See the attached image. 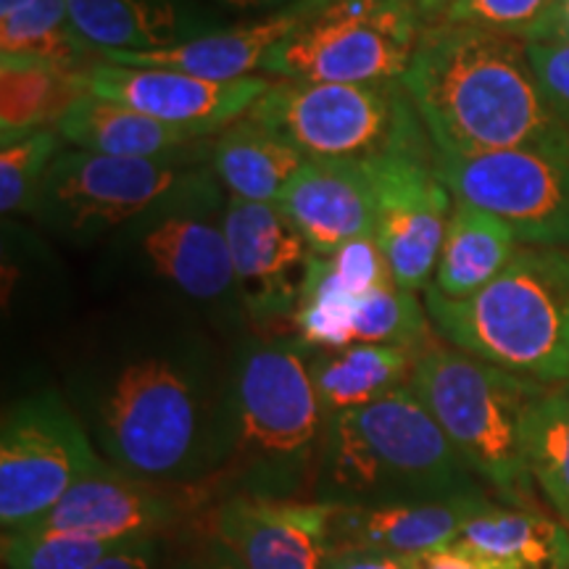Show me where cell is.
Segmentation results:
<instances>
[{"label":"cell","instance_id":"1","mask_svg":"<svg viewBox=\"0 0 569 569\" xmlns=\"http://www.w3.org/2000/svg\"><path fill=\"white\" fill-rule=\"evenodd\" d=\"M227 353L201 327L156 317L103 332L67 375V401L109 465L209 509Z\"/></svg>","mask_w":569,"mask_h":569},{"label":"cell","instance_id":"2","mask_svg":"<svg viewBox=\"0 0 569 569\" xmlns=\"http://www.w3.org/2000/svg\"><path fill=\"white\" fill-rule=\"evenodd\" d=\"M401 82L438 156L569 142L517 34L427 24Z\"/></svg>","mask_w":569,"mask_h":569},{"label":"cell","instance_id":"3","mask_svg":"<svg viewBox=\"0 0 569 569\" xmlns=\"http://www.w3.org/2000/svg\"><path fill=\"white\" fill-rule=\"evenodd\" d=\"M296 336H251L227 353L219 469L209 507L230 496L311 498L327 417Z\"/></svg>","mask_w":569,"mask_h":569},{"label":"cell","instance_id":"4","mask_svg":"<svg viewBox=\"0 0 569 569\" xmlns=\"http://www.w3.org/2000/svg\"><path fill=\"white\" fill-rule=\"evenodd\" d=\"M482 488L411 386L327 419L315 501L330 507L407 501Z\"/></svg>","mask_w":569,"mask_h":569},{"label":"cell","instance_id":"5","mask_svg":"<svg viewBox=\"0 0 569 569\" xmlns=\"http://www.w3.org/2000/svg\"><path fill=\"white\" fill-rule=\"evenodd\" d=\"M436 336L543 386L569 382V248L522 246L511 264L469 298L425 290Z\"/></svg>","mask_w":569,"mask_h":569},{"label":"cell","instance_id":"6","mask_svg":"<svg viewBox=\"0 0 569 569\" xmlns=\"http://www.w3.org/2000/svg\"><path fill=\"white\" fill-rule=\"evenodd\" d=\"M211 146L213 140H206L172 159L63 151L48 169L32 213L48 232L92 246L156 213L224 203L227 193L211 169Z\"/></svg>","mask_w":569,"mask_h":569},{"label":"cell","instance_id":"7","mask_svg":"<svg viewBox=\"0 0 569 569\" xmlns=\"http://www.w3.org/2000/svg\"><path fill=\"white\" fill-rule=\"evenodd\" d=\"M409 386L475 478L493 488L501 503L532 507L536 482L525 457V425L549 386L488 365L446 340L417 356Z\"/></svg>","mask_w":569,"mask_h":569},{"label":"cell","instance_id":"8","mask_svg":"<svg viewBox=\"0 0 569 569\" xmlns=\"http://www.w3.org/2000/svg\"><path fill=\"white\" fill-rule=\"evenodd\" d=\"M248 117L309 161L380 163L438 156L403 82H272Z\"/></svg>","mask_w":569,"mask_h":569},{"label":"cell","instance_id":"9","mask_svg":"<svg viewBox=\"0 0 569 569\" xmlns=\"http://www.w3.org/2000/svg\"><path fill=\"white\" fill-rule=\"evenodd\" d=\"M224 203L184 206L127 227L109 240L113 267L159 288L182 315L240 332L248 317L224 234Z\"/></svg>","mask_w":569,"mask_h":569},{"label":"cell","instance_id":"10","mask_svg":"<svg viewBox=\"0 0 569 569\" xmlns=\"http://www.w3.org/2000/svg\"><path fill=\"white\" fill-rule=\"evenodd\" d=\"M425 21L411 0H322L264 63L311 82H401Z\"/></svg>","mask_w":569,"mask_h":569},{"label":"cell","instance_id":"11","mask_svg":"<svg viewBox=\"0 0 569 569\" xmlns=\"http://www.w3.org/2000/svg\"><path fill=\"white\" fill-rule=\"evenodd\" d=\"M101 459L67 396L48 388L21 398L0 427V528L38 522Z\"/></svg>","mask_w":569,"mask_h":569},{"label":"cell","instance_id":"12","mask_svg":"<svg viewBox=\"0 0 569 569\" xmlns=\"http://www.w3.org/2000/svg\"><path fill=\"white\" fill-rule=\"evenodd\" d=\"M438 174L457 201L493 213L522 246L569 248V142L438 156Z\"/></svg>","mask_w":569,"mask_h":569},{"label":"cell","instance_id":"13","mask_svg":"<svg viewBox=\"0 0 569 569\" xmlns=\"http://www.w3.org/2000/svg\"><path fill=\"white\" fill-rule=\"evenodd\" d=\"M224 234L248 327L280 336V327H293L315 253L277 203L227 198Z\"/></svg>","mask_w":569,"mask_h":569},{"label":"cell","instance_id":"14","mask_svg":"<svg viewBox=\"0 0 569 569\" xmlns=\"http://www.w3.org/2000/svg\"><path fill=\"white\" fill-rule=\"evenodd\" d=\"M369 167L377 190L375 243L403 290H427L457 203L438 174V156H398Z\"/></svg>","mask_w":569,"mask_h":569},{"label":"cell","instance_id":"15","mask_svg":"<svg viewBox=\"0 0 569 569\" xmlns=\"http://www.w3.org/2000/svg\"><path fill=\"white\" fill-rule=\"evenodd\" d=\"M84 92L103 101L122 103L146 117L174 127H203L222 132L253 109L264 92L272 88L267 77L219 82L206 77L184 74L174 69L119 67L98 61L80 71Z\"/></svg>","mask_w":569,"mask_h":569},{"label":"cell","instance_id":"16","mask_svg":"<svg viewBox=\"0 0 569 569\" xmlns=\"http://www.w3.org/2000/svg\"><path fill=\"white\" fill-rule=\"evenodd\" d=\"M201 511L193 498L148 486L101 459L51 511L24 530H63L122 543L172 536Z\"/></svg>","mask_w":569,"mask_h":569},{"label":"cell","instance_id":"17","mask_svg":"<svg viewBox=\"0 0 569 569\" xmlns=\"http://www.w3.org/2000/svg\"><path fill=\"white\" fill-rule=\"evenodd\" d=\"M243 569H327L336 557L330 503L230 496L203 511Z\"/></svg>","mask_w":569,"mask_h":569},{"label":"cell","instance_id":"18","mask_svg":"<svg viewBox=\"0 0 569 569\" xmlns=\"http://www.w3.org/2000/svg\"><path fill=\"white\" fill-rule=\"evenodd\" d=\"M493 503L482 488L407 501L332 507L330 536L336 551H380L415 557L457 543L467 522Z\"/></svg>","mask_w":569,"mask_h":569},{"label":"cell","instance_id":"19","mask_svg":"<svg viewBox=\"0 0 569 569\" xmlns=\"http://www.w3.org/2000/svg\"><path fill=\"white\" fill-rule=\"evenodd\" d=\"M277 206L315 256L336 253L353 240L375 238L377 190L372 167L306 161Z\"/></svg>","mask_w":569,"mask_h":569},{"label":"cell","instance_id":"20","mask_svg":"<svg viewBox=\"0 0 569 569\" xmlns=\"http://www.w3.org/2000/svg\"><path fill=\"white\" fill-rule=\"evenodd\" d=\"M319 3L322 0H298L280 11L267 13L264 19L227 27L184 46L167 48V51L98 53V59L119 63V67L174 69L219 82L243 80V77H253V71L264 69L269 53L288 40L319 9Z\"/></svg>","mask_w":569,"mask_h":569},{"label":"cell","instance_id":"21","mask_svg":"<svg viewBox=\"0 0 569 569\" xmlns=\"http://www.w3.org/2000/svg\"><path fill=\"white\" fill-rule=\"evenodd\" d=\"M69 19L96 56L167 51L213 32L190 0H69Z\"/></svg>","mask_w":569,"mask_h":569},{"label":"cell","instance_id":"22","mask_svg":"<svg viewBox=\"0 0 569 569\" xmlns=\"http://www.w3.org/2000/svg\"><path fill=\"white\" fill-rule=\"evenodd\" d=\"M56 130L77 151L117 156V159H172V156L193 151L217 134L203 127L159 122L122 103L90 96V92L77 98Z\"/></svg>","mask_w":569,"mask_h":569},{"label":"cell","instance_id":"23","mask_svg":"<svg viewBox=\"0 0 569 569\" xmlns=\"http://www.w3.org/2000/svg\"><path fill=\"white\" fill-rule=\"evenodd\" d=\"M386 282H393V272L375 238L353 240L336 253L311 256L293 317V336L311 351H327L348 306Z\"/></svg>","mask_w":569,"mask_h":569},{"label":"cell","instance_id":"24","mask_svg":"<svg viewBox=\"0 0 569 569\" xmlns=\"http://www.w3.org/2000/svg\"><path fill=\"white\" fill-rule=\"evenodd\" d=\"M309 161L288 140L246 113L213 138L211 169L227 198L277 203Z\"/></svg>","mask_w":569,"mask_h":569},{"label":"cell","instance_id":"25","mask_svg":"<svg viewBox=\"0 0 569 569\" xmlns=\"http://www.w3.org/2000/svg\"><path fill=\"white\" fill-rule=\"evenodd\" d=\"M522 243L501 219L478 206L457 201L448 219L432 288L446 298L480 293L511 264Z\"/></svg>","mask_w":569,"mask_h":569},{"label":"cell","instance_id":"26","mask_svg":"<svg viewBox=\"0 0 569 569\" xmlns=\"http://www.w3.org/2000/svg\"><path fill=\"white\" fill-rule=\"evenodd\" d=\"M417 356L398 346H346L332 351H311L309 372L325 417L361 409L409 386Z\"/></svg>","mask_w":569,"mask_h":569},{"label":"cell","instance_id":"27","mask_svg":"<svg viewBox=\"0 0 569 569\" xmlns=\"http://www.w3.org/2000/svg\"><path fill=\"white\" fill-rule=\"evenodd\" d=\"M459 543L507 569H569V528L532 507L493 501L469 519Z\"/></svg>","mask_w":569,"mask_h":569},{"label":"cell","instance_id":"28","mask_svg":"<svg viewBox=\"0 0 569 569\" xmlns=\"http://www.w3.org/2000/svg\"><path fill=\"white\" fill-rule=\"evenodd\" d=\"M84 96L80 74L48 63L0 59V134L3 142L53 130L77 98Z\"/></svg>","mask_w":569,"mask_h":569},{"label":"cell","instance_id":"29","mask_svg":"<svg viewBox=\"0 0 569 569\" xmlns=\"http://www.w3.org/2000/svg\"><path fill=\"white\" fill-rule=\"evenodd\" d=\"M92 48L69 19V0H0V59H24L80 74Z\"/></svg>","mask_w":569,"mask_h":569},{"label":"cell","instance_id":"30","mask_svg":"<svg viewBox=\"0 0 569 569\" xmlns=\"http://www.w3.org/2000/svg\"><path fill=\"white\" fill-rule=\"evenodd\" d=\"M530 478L569 528V382L549 386L525 425Z\"/></svg>","mask_w":569,"mask_h":569},{"label":"cell","instance_id":"31","mask_svg":"<svg viewBox=\"0 0 569 569\" xmlns=\"http://www.w3.org/2000/svg\"><path fill=\"white\" fill-rule=\"evenodd\" d=\"M130 540L113 543L63 530H13L3 532L6 569H90L111 557Z\"/></svg>","mask_w":569,"mask_h":569},{"label":"cell","instance_id":"32","mask_svg":"<svg viewBox=\"0 0 569 569\" xmlns=\"http://www.w3.org/2000/svg\"><path fill=\"white\" fill-rule=\"evenodd\" d=\"M59 130H40L3 142L0 151V209L3 213L32 211L48 169L63 153Z\"/></svg>","mask_w":569,"mask_h":569},{"label":"cell","instance_id":"33","mask_svg":"<svg viewBox=\"0 0 569 569\" xmlns=\"http://www.w3.org/2000/svg\"><path fill=\"white\" fill-rule=\"evenodd\" d=\"M557 0H453L436 24L480 27L530 40Z\"/></svg>","mask_w":569,"mask_h":569},{"label":"cell","instance_id":"34","mask_svg":"<svg viewBox=\"0 0 569 569\" xmlns=\"http://www.w3.org/2000/svg\"><path fill=\"white\" fill-rule=\"evenodd\" d=\"M203 511L167 538L163 569H243L224 540L211 530Z\"/></svg>","mask_w":569,"mask_h":569},{"label":"cell","instance_id":"35","mask_svg":"<svg viewBox=\"0 0 569 569\" xmlns=\"http://www.w3.org/2000/svg\"><path fill=\"white\" fill-rule=\"evenodd\" d=\"M528 56L553 117L569 134V42H530Z\"/></svg>","mask_w":569,"mask_h":569},{"label":"cell","instance_id":"36","mask_svg":"<svg viewBox=\"0 0 569 569\" xmlns=\"http://www.w3.org/2000/svg\"><path fill=\"white\" fill-rule=\"evenodd\" d=\"M169 538V536H167ZM167 538H138L90 569H163Z\"/></svg>","mask_w":569,"mask_h":569},{"label":"cell","instance_id":"37","mask_svg":"<svg viewBox=\"0 0 569 569\" xmlns=\"http://www.w3.org/2000/svg\"><path fill=\"white\" fill-rule=\"evenodd\" d=\"M411 569H507L498 561L488 559L486 553L467 549L465 543H451L443 546V549H432L425 553H415V557H407Z\"/></svg>","mask_w":569,"mask_h":569},{"label":"cell","instance_id":"38","mask_svg":"<svg viewBox=\"0 0 569 569\" xmlns=\"http://www.w3.org/2000/svg\"><path fill=\"white\" fill-rule=\"evenodd\" d=\"M327 569H411L407 557L380 551H340Z\"/></svg>","mask_w":569,"mask_h":569},{"label":"cell","instance_id":"39","mask_svg":"<svg viewBox=\"0 0 569 569\" xmlns=\"http://www.w3.org/2000/svg\"><path fill=\"white\" fill-rule=\"evenodd\" d=\"M530 42H569V0H557L543 24L532 32Z\"/></svg>","mask_w":569,"mask_h":569},{"label":"cell","instance_id":"40","mask_svg":"<svg viewBox=\"0 0 569 569\" xmlns=\"http://www.w3.org/2000/svg\"><path fill=\"white\" fill-rule=\"evenodd\" d=\"M219 3H224L227 9H234V11H261V9H284V6L290 3H298V0H219Z\"/></svg>","mask_w":569,"mask_h":569},{"label":"cell","instance_id":"41","mask_svg":"<svg viewBox=\"0 0 569 569\" xmlns=\"http://www.w3.org/2000/svg\"><path fill=\"white\" fill-rule=\"evenodd\" d=\"M411 3H415V9L419 11V17H422L425 24H436L453 0H411Z\"/></svg>","mask_w":569,"mask_h":569}]
</instances>
